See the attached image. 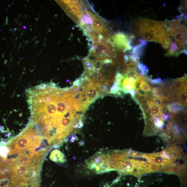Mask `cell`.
<instances>
[{"mask_svg":"<svg viewBox=\"0 0 187 187\" xmlns=\"http://www.w3.org/2000/svg\"><path fill=\"white\" fill-rule=\"evenodd\" d=\"M171 45L167 53L169 56L177 57L186 53L187 47V28L180 19L166 22Z\"/></svg>","mask_w":187,"mask_h":187,"instance_id":"cell-2","label":"cell"},{"mask_svg":"<svg viewBox=\"0 0 187 187\" xmlns=\"http://www.w3.org/2000/svg\"><path fill=\"white\" fill-rule=\"evenodd\" d=\"M29 126V125H28V126ZM30 126V127L32 129H33V128H32V127H31V126ZM34 130V131H35ZM35 132H36V131H35ZM45 142L47 144V145H48V147H49V145H48V144H47V143H46V142L45 141Z\"/></svg>","mask_w":187,"mask_h":187,"instance_id":"cell-17","label":"cell"},{"mask_svg":"<svg viewBox=\"0 0 187 187\" xmlns=\"http://www.w3.org/2000/svg\"><path fill=\"white\" fill-rule=\"evenodd\" d=\"M152 92L154 95L155 96L157 99L161 102L165 98L162 94L160 88L153 87L152 88Z\"/></svg>","mask_w":187,"mask_h":187,"instance_id":"cell-11","label":"cell"},{"mask_svg":"<svg viewBox=\"0 0 187 187\" xmlns=\"http://www.w3.org/2000/svg\"><path fill=\"white\" fill-rule=\"evenodd\" d=\"M134 37H129L123 33H117L108 38V41L111 43L117 52H126L132 49L131 43L133 42Z\"/></svg>","mask_w":187,"mask_h":187,"instance_id":"cell-3","label":"cell"},{"mask_svg":"<svg viewBox=\"0 0 187 187\" xmlns=\"http://www.w3.org/2000/svg\"><path fill=\"white\" fill-rule=\"evenodd\" d=\"M151 83L153 84H156L158 83H161L162 82L160 78H157L153 80H150L149 81Z\"/></svg>","mask_w":187,"mask_h":187,"instance_id":"cell-16","label":"cell"},{"mask_svg":"<svg viewBox=\"0 0 187 187\" xmlns=\"http://www.w3.org/2000/svg\"><path fill=\"white\" fill-rule=\"evenodd\" d=\"M153 119L156 127L161 128L163 126L164 122L161 120L160 117H153Z\"/></svg>","mask_w":187,"mask_h":187,"instance_id":"cell-14","label":"cell"},{"mask_svg":"<svg viewBox=\"0 0 187 187\" xmlns=\"http://www.w3.org/2000/svg\"><path fill=\"white\" fill-rule=\"evenodd\" d=\"M120 88L116 82L114 81V83L110 89L109 93L113 94H117L119 92Z\"/></svg>","mask_w":187,"mask_h":187,"instance_id":"cell-13","label":"cell"},{"mask_svg":"<svg viewBox=\"0 0 187 187\" xmlns=\"http://www.w3.org/2000/svg\"><path fill=\"white\" fill-rule=\"evenodd\" d=\"M167 107L168 110L172 114L177 113L185 110L184 106L177 101H173L169 103L167 105Z\"/></svg>","mask_w":187,"mask_h":187,"instance_id":"cell-8","label":"cell"},{"mask_svg":"<svg viewBox=\"0 0 187 187\" xmlns=\"http://www.w3.org/2000/svg\"><path fill=\"white\" fill-rule=\"evenodd\" d=\"M123 78L119 86L120 90L125 93H128L130 90H135L134 83L136 78H128L123 75Z\"/></svg>","mask_w":187,"mask_h":187,"instance_id":"cell-7","label":"cell"},{"mask_svg":"<svg viewBox=\"0 0 187 187\" xmlns=\"http://www.w3.org/2000/svg\"><path fill=\"white\" fill-rule=\"evenodd\" d=\"M133 32L134 35L141 38L145 41L161 44L167 50L171 45L166 22L140 18L134 22Z\"/></svg>","mask_w":187,"mask_h":187,"instance_id":"cell-1","label":"cell"},{"mask_svg":"<svg viewBox=\"0 0 187 187\" xmlns=\"http://www.w3.org/2000/svg\"><path fill=\"white\" fill-rule=\"evenodd\" d=\"M149 111L151 116L160 117L161 111L160 104L157 102L149 104Z\"/></svg>","mask_w":187,"mask_h":187,"instance_id":"cell-9","label":"cell"},{"mask_svg":"<svg viewBox=\"0 0 187 187\" xmlns=\"http://www.w3.org/2000/svg\"><path fill=\"white\" fill-rule=\"evenodd\" d=\"M0 187H14V186L11 183H10V181L9 180L8 181H6V182L5 181L4 182V184L3 185H2L1 184L0 185Z\"/></svg>","mask_w":187,"mask_h":187,"instance_id":"cell-15","label":"cell"},{"mask_svg":"<svg viewBox=\"0 0 187 187\" xmlns=\"http://www.w3.org/2000/svg\"><path fill=\"white\" fill-rule=\"evenodd\" d=\"M85 98L90 105L99 98H102L94 82L93 86L86 89L85 93Z\"/></svg>","mask_w":187,"mask_h":187,"instance_id":"cell-5","label":"cell"},{"mask_svg":"<svg viewBox=\"0 0 187 187\" xmlns=\"http://www.w3.org/2000/svg\"><path fill=\"white\" fill-rule=\"evenodd\" d=\"M176 96V100L184 107L187 106V89H184L178 93Z\"/></svg>","mask_w":187,"mask_h":187,"instance_id":"cell-10","label":"cell"},{"mask_svg":"<svg viewBox=\"0 0 187 187\" xmlns=\"http://www.w3.org/2000/svg\"><path fill=\"white\" fill-rule=\"evenodd\" d=\"M147 81H149L150 79H145L143 82L141 84L140 89L142 91L145 93L149 92L152 90V87L151 85Z\"/></svg>","mask_w":187,"mask_h":187,"instance_id":"cell-12","label":"cell"},{"mask_svg":"<svg viewBox=\"0 0 187 187\" xmlns=\"http://www.w3.org/2000/svg\"><path fill=\"white\" fill-rule=\"evenodd\" d=\"M171 89L176 95L184 89H187V76L170 81Z\"/></svg>","mask_w":187,"mask_h":187,"instance_id":"cell-6","label":"cell"},{"mask_svg":"<svg viewBox=\"0 0 187 187\" xmlns=\"http://www.w3.org/2000/svg\"><path fill=\"white\" fill-rule=\"evenodd\" d=\"M65 4L67 5L66 10L74 20L78 24L84 12L80 5L76 1H66Z\"/></svg>","mask_w":187,"mask_h":187,"instance_id":"cell-4","label":"cell"}]
</instances>
